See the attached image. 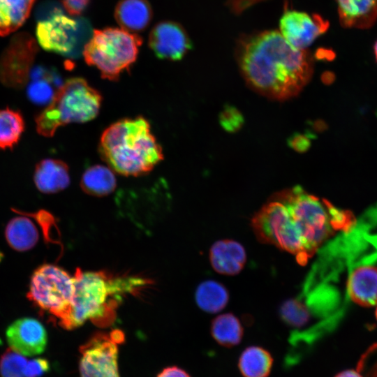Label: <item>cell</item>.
<instances>
[{
    "mask_svg": "<svg viewBox=\"0 0 377 377\" xmlns=\"http://www.w3.org/2000/svg\"><path fill=\"white\" fill-rule=\"evenodd\" d=\"M35 0H0V36L19 29L29 16Z\"/></svg>",
    "mask_w": 377,
    "mask_h": 377,
    "instance_id": "603a6c76",
    "label": "cell"
},
{
    "mask_svg": "<svg viewBox=\"0 0 377 377\" xmlns=\"http://www.w3.org/2000/svg\"><path fill=\"white\" fill-rule=\"evenodd\" d=\"M157 377H191L190 375L182 369L177 367H168L160 372Z\"/></svg>",
    "mask_w": 377,
    "mask_h": 377,
    "instance_id": "d590c367",
    "label": "cell"
},
{
    "mask_svg": "<svg viewBox=\"0 0 377 377\" xmlns=\"http://www.w3.org/2000/svg\"><path fill=\"white\" fill-rule=\"evenodd\" d=\"M374 54H375L376 60L377 61V40L376 41L374 44Z\"/></svg>",
    "mask_w": 377,
    "mask_h": 377,
    "instance_id": "74e56055",
    "label": "cell"
},
{
    "mask_svg": "<svg viewBox=\"0 0 377 377\" xmlns=\"http://www.w3.org/2000/svg\"><path fill=\"white\" fill-rule=\"evenodd\" d=\"M6 337L10 348L24 356L42 353L47 343L45 328L33 318H22L13 322L6 329Z\"/></svg>",
    "mask_w": 377,
    "mask_h": 377,
    "instance_id": "5bb4252c",
    "label": "cell"
},
{
    "mask_svg": "<svg viewBox=\"0 0 377 377\" xmlns=\"http://www.w3.org/2000/svg\"><path fill=\"white\" fill-rule=\"evenodd\" d=\"M50 362L43 357L28 360L24 369L25 377H40L50 370Z\"/></svg>",
    "mask_w": 377,
    "mask_h": 377,
    "instance_id": "1f68e13d",
    "label": "cell"
},
{
    "mask_svg": "<svg viewBox=\"0 0 377 377\" xmlns=\"http://www.w3.org/2000/svg\"><path fill=\"white\" fill-rule=\"evenodd\" d=\"M101 94L81 77H72L57 90L49 105L35 118L38 134L50 138L61 126L84 123L98 114Z\"/></svg>",
    "mask_w": 377,
    "mask_h": 377,
    "instance_id": "5b68a950",
    "label": "cell"
},
{
    "mask_svg": "<svg viewBox=\"0 0 377 377\" xmlns=\"http://www.w3.org/2000/svg\"><path fill=\"white\" fill-rule=\"evenodd\" d=\"M334 377H363L362 375L357 370L347 369L342 371L335 375Z\"/></svg>",
    "mask_w": 377,
    "mask_h": 377,
    "instance_id": "8d00e7d4",
    "label": "cell"
},
{
    "mask_svg": "<svg viewBox=\"0 0 377 377\" xmlns=\"http://www.w3.org/2000/svg\"><path fill=\"white\" fill-rule=\"evenodd\" d=\"M99 147L111 169L126 176L149 172L163 157L149 122L141 117L110 125L103 133Z\"/></svg>",
    "mask_w": 377,
    "mask_h": 377,
    "instance_id": "3957f363",
    "label": "cell"
},
{
    "mask_svg": "<svg viewBox=\"0 0 377 377\" xmlns=\"http://www.w3.org/2000/svg\"><path fill=\"white\" fill-rule=\"evenodd\" d=\"M273 364V357L267 349L251 346L242 351L237 365L244 377H268Z\"/></svg>",
    "mask_w": 377,
    "mask_h": 377,
    "instance_id": "44dd1931",
    "label": "cell"
},
{
    "mask_svg": "<svg viewBox=\"0 0 377 377\" xmlns=\"http://www.w3.org/2000/svg\"><path fill=\"white\" fill-rule=\"evenodd\" d=\"M5 236L11 248L17 251L32 249L38 242L39 234L32 221L27 216H17L8 223Z\"/></svg>",
    "mask_w": 377,
    "mask_h": 377,
    "instance_id": "7402d4cb",
    "label": "cell"
},
{
    "mask_svg": "<svg viewBox=\"0 0 377 377\" xmlns=\"http://www.w3.org/2000/svg\"><path fill=\"white\" fill-rule=\"evenodd\" d=\"M341 24L368 29L377 20V0H336Z\"/></svg>",
    "mask_w": 377,
    "mask_h": 377,
    "instance_id": "ac0fdd59",
    "label": "cell"
},
{
    "mask_svg": "<svg viewBox=\"0 0 377 377\" xmlns=\"http://www.w3.org/2000/svg\"><path fill=\"white\" fill-rule=\"evenodd\" d=\"M211 334L219 345L231 348L241 342L244 329L237 317L227 313L218 316L212 320Z\"/></svg>",
    "mask_w": 377,
    "mask_h": 377,
    "instance_id": "484cf974",
    "label": "cell"
},
{
    "mask_svg": "<svg viewBox=\"0 0 377 377\" xmlns=\"http://www.w3.org/2000/svg\"><path fill=\"white\" fill-rule=\"evenodd\" d=\"M80 377H119L118 343L110 332H96L80 348Z\"/></svg>",
    "mask_w": 377,
    "mask_h": 377,
    "instance_id": "8fae6325",
    "label": "cell"
},
{
    "mask_svg": "<svg viewBox=\"0 0 377 377\" xmlns=\"http://www.w3.org/2000/svg\"><path fill=\"white\" fill-rule=\"evenodd\" d=\"M25 122L20 111L0 109V149H13L21 139Z\"/></svg>",
    "mask_w": 377,
    "mask_h": 377,
    "instance_id": "4316f807",
    "label": "cell"
},
{
    "mask_svg": "<svg viewBox=\"0 0 377 377\" xmlns=\"http://www.w3.org/2000/svg\"><path fill=\"white\" fill-rule=\"evenodd\" d=\"M251 226L259 240L292 253L300 264L311 257L287 207L280 200L264 205L252 219Z\"/></svg>",
    "mask_w": 377,
    "mask_h": 377,
    "instance_id": "ba28073f",
    "label": "cell"
},
{
    "mask_svg": "<svg viewBox=\"0 0 377 377\" xmlns=\"http://www.w3.org/2000/svg\"><path fill=\"white\" fill-rule=\"evenodd\" d=\"M75 291L74 278L62 268L44 264L33 273L28 299L66 329Z\"/></svg>",
    "mask_w": 377,
    "mask_h": 377,
    "instance_id": "52a82bcc",
    "label": "cell"
},
{
    "mask_svg": "<svg viewBox=\"0 0 377 377\" xmlns=\"http://www.w3.org/2000/svg\"><path fill=\"white\" fill-rule=\"evenodd\" d=\"M195 297L197 305L202 311L214 313L225 308L229 300V294L221 283L207 280L197 287Z\"/></svg>",
    "mask_w": 377,
    "mask_h": 377,
    "instance_id": "d4e9b609",
    "label": "cell"
},
{
    "mask_svg": "<svg viewBox=\"0 0 377 377\" xmlns=\"http://www.w3.org/2000/svg\"><path fill=\"white\" fill-rule=\"evenodd\" d=\"M31 82L27 88L29 99L38 105L50 103L61 86L59 75L44 67H36L30 73Z\"/></svg>",
    "mask_w": 377,
    "mask_h": 377,
    "instance_id": "ffe728a7",
    "label": "cell"
},
{
    "mask_svg": "<svg viewBox=\"0 0 377 377\" xmlns=\"http://www.w3.org/2000/svg\"><path fill=\"white\" fill-rule=\"evenodd\" d=\"M65 10L73 16L81 15L88 8L91 0H61Z\"/></svg>",
    "mask_w": 377,
    "mask_h": 377,
    "instance_id": "836d02e7",
    "label": "cell"
},
{
    "mask_svg": "<svg viewBox=\"0 0 377 377\" xmlns=\"http://www.w3.org/2000/svg\"><path fill=\"white\" fill-rule=\"evenodd\" d=\"M276 199L287 207L311 256L336 231H348L355 223L351 212L320 200L300 186L280 193Z\"/></svg>",
    "mask_w": 377,
    "mask_h": 377,
    "instance_id": "277c9868",
    "label": "cell"
},
{
    "mask_svg": "<svg viewBox=\"0 0 377 377\" xmlns=\"http://www.w3.org/2000/svg\"><path fill=\"white\" fill-rule=\"evenodd\" d=\"M148 45L161 59L178 61L192 48V43L184 28L172 21L156 24L151 29Z\"/></svg>",
    "mask_w": 377,
    "mask_h": 377,
    "instance_id": "4fadbf2b",
    "label": "cell"
},
{
    "mask_svg": "<svg viewBox=\"0 0 377 377\" xmlns=\"http://www.w3.org/2000/svg\"><path fill=\"white\" fill-rule=\"evenodd\" d=\"M75 291L66 330H73L91 320L100 327L115 320L116 309L127 294L140 290L147 281L135 277H114L102 272H82L73 276Z\"/></svg>",
    "mask_w": 377,
    "mask_h": 377,
    "instance_id": "7a4b0ae2",
    "label": "cell"
},
{
    "mask_svg": "<svg viewBox=\"0 0 377 377\" xmlns=\"http://www.w3.org/2000/svg\"><path fill=\"white\" fill-rule=\"evenodd\" d=\"M34 182L38 190L43 193L63 191L70 184L68 167L59 159H43L35 167Z\"/></svg>",
    "mask_w": 377,
    "mask_h": 377,
    "instance_id": "2e32d148",
    "label": "cell"
},
{
    "mask_svg": "<svg viewBox=\"0 0 377 377\" xmlns=\"http://www.w3.org/2000/svg\"><path fill=\"white\" fill-rule=\"evenodd\" d=\"M357 370L363 377H377V343L371 346L362 355Z\"/></svg>",
    "mask_w": 377,
    "mask_h": 377,
    "instance_id": "4dcf8cb0",
    "label": "cell"
},
{
    "mask_svg": "<svg viewBox=\"0 0 377 377\" xmlns=\"http://www.w3.org/2000/svg\"><path fill=\"white\" fill-rule=\"evenodd\" d=\"M209 260L212 268L223 275L239 274L246 261V253L243 246L232 239L219 240L209 250Z\"/></svg>",
    "mask_w": 377,
    "mask_h": 377,
    "instance_id": "9a60e30c",
    "label": "cell"
},
{
    "mask_svg": "<svg viewBox=\"0 0 377 377\" xmlns=\"http://www.w3.org/2000/svg\"><path fill=\"white\" fill-rule=\"evenodd\" d=\"M142 42L140 36L123 29H96L82 53L86 62L95 66L103 78L114 80L135 62Z\"/></svg>",
    "mask_w": 377,
    "mask_h": 377,
    "instance_id": "8992f818",
    "label": "cell"
},
{
    "mask_svg": "<svg viewBox=\"0 0 377 377\" xmlns=\"http://www.w3.org/2000/svg\"><path fill=\"white\" fill-rule=\"evenodd\" d=\"M38 51L37 42L29 33L15 34L0 57V82L9 88H23Z\"/></svg>",
    "mask_w": 377,
    "mask_h": 377,
    "instance_id": "30bf717a",
    "label": "cell"
},
{
    "mask_svg": "<svg viewBox=\"0 0 377 377\" xmlns=\"http://www.w3.org/2000/svg\"><path fill=\"white\" fill-rule=\"evenodd\" d=\"M347 290L351 300L362 306L377 304V267L362 265L353 269Z\"/></svg>",
    "mask_w": 377,
    "mask_h": 377,
    "instance_id": "e0dca14e",
    "label": "cell"
},
{
    "mask_svg": "<svg viewBox=\"0 0 377 377\" xmlns=\"http://www.w3.org/2000/svg\"><path fill=\"white\" fill-rule=\"evenodd\" d=\"M288 145L297 151H306L311 145L307 135L294 134L288 140Z\"/></svg>",
    "mask_w": 377,
    "mask_h": 377,
    "instance_id": "e575fe53",
    "label": "cell"
},
{
    "mask_svg": "<svg viewBox=\"0 0 377 377\" xmlns=\"http://www.w3.org/2000/svg\"><path fill=\"white\" fill-rule=\"evenodd\" d=\"M13 210L17 213L29 215L36 219V221L40 224L43 228V232L45 235V237L47 239V240H49L50 242V240L52 241L50 233L52 231V227L55 226L54 225L55 221H54V217L52 216L51 214H50L49 212L45 210H40V211L37 212L36 213H33V214H28V213L19 212L17 209H13Z\"/></svg>",
    "mask_w": 377,
    "mask_h": 377,
    "instance_id": "d6a6232c",
    "label": "cell"
},
{
    "mask_svg": "<svg viewBox=\"0 0 377 377\" xmlns=\"http://www.w3.org/2000/svg\"><path fill=\"white\" fill-rule=\"evenodd\" d=\"M152 9L147 0H121L114 9V17L123 29L138 33L149 24Z\"/></svg>",
    "mask_w": 377,
    "mask_h": 377,
    "instance_id": "d6986e66",
    "label": "cell"
},
{
    "mask_svg": "<svg viewBox=\"0 0 377 377\" xmlns=\"http://www.w3.org/2000/svg\"><path fill=\"white\" fill-rule=\"evenodd\" d=\"M329 27V22L318 15L286 10L280 19V34L293 47L305 50Z\"/></svg>",
    "mask_w": 377,
    "mask_h": 377,
    "instance_id": "7c38bea8",
    "label": "cell"
},
{
    "mask_svg": "<svg viewBox=\"0 0 377 377\" xmlns=\"http://www.w3.org/2000/svg\"><path fill=\"white\" fill-rule=\"evenodd\" d=\"M280 312L283 320L293 327H302L307 323L309 318L307 307L297 300L286 302L282 305Z\"/></svg>",
    "mask_w": 377,
    "mask_h": 377,
    "instance_id": "f1b7e54d",
    "label": "cell"
},
{
    "mask_svg": "<svg viewBox=\"0 0 377 377\" xmlns=\"http://www.w3.org/2000/svg\"><path fill=\"white\" fill-rule=\"evenodd\" d=\"M92 34L87 19L67 17L62 9L39 20L36 29L37 41L42 48L71 58L81 54Z\"/></svg>",
    "mask_w": 377,
    "mask_h": 377,
    "instance_id": "9c48e42d",
    "label": "cell"
},
{
    "mask_svg": "<svg viewBox=\"0 0 377 377\" xmlns=\"http://www.w3.org/2000/svg\"><path fill=\"white\" fill-rule=\"evenodd\" d=\"M27 358L22 354L8 349L0 358L1 377H25Z\"/></svg>",
    "mask_w": 377,
    "mask_h": 377,
    "instance_id": "83f0119b",
    "label": "cell"
},
{
    "mask_svg": "<svg viewBox=\"0 0 377 377\" xmlns=\"http://www.w3.org/2000/svg\"><path fill=\"white\" fill-rule=\"evenodd\" d=\"M219 121L224 130L233 133L242 127L244 124V118L235 107L226 105L220 114Z\"/></svg>",
    "mask_w": 377,
    "mask_h": 377,
    "instance_id": "f546056e",
    "label": "cell"
},
{
    "mask_svg": "<svg viewBox=\"0 0 377 377\" xmlns=\"http://www.w3.org/2000/svg\"><path fill=\"white\" fill-rule=\"evenodd\" d=\"M236 54L246 81L262 93L276 98L296 95L312 73L309 54L290 45L279 31L244 36L237 44Z\"/></svg>",
    "mask_w": 377,
    "mask_h": 377,
    "instance_id": "6da1fadb",
    "label": "cell"
},
{
    "mask_svg": "<svg viewBox=\"0 0 377 377\" xmlns=\"http://www.w3.org/2000/svg\"><path fill=\"white\" fill-rule=\"evenodd\" d=\"M376 319H377V308H376Z\"/></svg>",
    "mask_w": 377,
    "mask_h": 377,
    "instance_id": "f35d334b",
    "label": "cell"
},
{
    "mask_svg": "<svg viewBox=\"0 0 377 377\" xmlns=\"http://www.w3.org/2000/svg\"><path fill=\"white\" fill-rule=\"evenodd\" d=\"M116 185V177L112 169L102 165L88 168L80 180L82 189L94 196L107 195L115 189Z\"/></svg>",
    "mask_w": 377,
    "mask_h": 377,
    "instance_id": "cb8c5ba5",
    "label": "cell"
}]
</instances>
